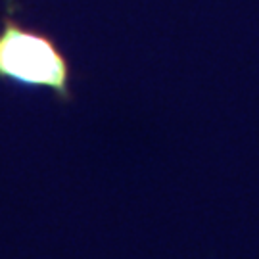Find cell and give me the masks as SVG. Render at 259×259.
Returning <instances> with one entry per match:
<instances>
[{"mask_svg": "<svg viewBox=\"0 0 259 259\" xmlns=\"http://www.w3.org/2000/svg\"><path fill=\"white\" fill-rule=\"evenodd\" d=\"M0 77L69 98V65L54 40L12 21L0 31Z\"/></svg>", "mask_w": 259, "mask_h": 259, "instance_id": "obj_1", "label": "cell"}]
</instances>
